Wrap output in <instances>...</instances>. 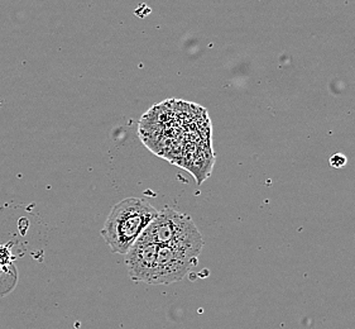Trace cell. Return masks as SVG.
Listing matches in <instances>:
<instances>
[{
  "mask_svg": "<svg viewBox=\"0 0 355 329\" xmlns=\"http://www.w3.org/2000/svg\"><path fill=\"white\" fill-rule=\"evenodd\" d=\"M156 208L142 198H127L116 203L107 215L101 236L114 253L125 255L156 218Z\"/></svg>",
  "mask_w": 355,
  "mask_h": 329,
  "instance_id": "cell-1",
  "label": "cell"
},
{
  "mask_svg": "<svg viewBox=\"0 0 355 329\" xmlns=\"http://www.w3.org/2000/svg\"><path fill=\"white\" fill-rule=\"evenodd\" d=\"M158 248V244L137 239L135 244L125 253V264L128 267L129 278L135 282H144L153 285L156 276Z\"/></svg>",
  "mask_w": 355,
  "mask_h": 329,
  "instance_id": "cell-4",
  "label": "cell"
},
{
  "mask_svg": "<svg viewBox=\"0 0 355 329\" xmlns=\"http://www.w3.org/2000/svg\"><path fill=\"white\" fill-rule=\"evenodd\" d=\"M330 164L335 169H341L347 164V158L341 153H336V155L330 158Z\"/></svg>",
  "mask_w": 355,
  "mask_h": 329,
  "instance_id": "cell-5",
  "label": "cell"
},
{
  "mask_svg": "<svg viewBox=\"0 0 355 329\" xmlns=\"http://www.w3.org/2000/svg\"><path fill=\"white\" fill-rule=\"evenodd\" d=\"M198 256L171 246H159L153 285H170L185 278L196 265Z\"/></svg>",
  "mask_w": 355,
  "mask_h": 329,
  "instance_id": "cell-3",
  "label": "cell"
},
{
  "mask_svg": "<svg viewBox=\"0 0 355 329\" xmlns=\"http://www.w3.org/2000/svg\"><path fill=\"white\" fill-rule=\"evenodd\" d=\"M138 239L158 246H171L199 258L204 239L196 224L187 214L172 208H164Z\"/></svg>",
  "mask_w": 355,
  "mask_h": 329,
  "instance_id": "cell-2",
  "label": "cell"
}]
</instances>
